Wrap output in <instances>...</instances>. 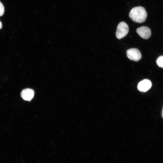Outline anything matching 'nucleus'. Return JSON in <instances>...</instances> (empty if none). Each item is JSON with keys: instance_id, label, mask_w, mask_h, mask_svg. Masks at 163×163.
I'll return each mask as SVG.
<instances>
[{"instance_id": "nucleus-1", "label": "nucleus", "mask_w": 163, "mask_h": 163, "mask_svg": "<svg viewBox=\"0 0 163 163\" xmlns=\"http://www.w3.org/2000/svg\"><path fill=\"white\" fill-rule=\"evenodd\" d=\"M129 16L134 22L142 23L145 21L147 14L144 8L139 6L133 8L129 13Z\"/></svg>"}, {"instance_id": "nucleus-2", "label": "nucleus", "mask_w": 163, "mask_h": 163, "mask_svg": "<svg viewBox=\"0 0 163 163\" xmlns=\"http://www.w3.org/2000/svg\"><path fill=\"white\" fill-rule=\"evenodd\" d=\"M129 31V27L125 22H120L118 25L116 33L117 38L120 39L124 37L127 34Z\"/></svg>"}, {"instance_id": "nucleus-3", "label": "nucleus", "mask_w": 163, "mask_h": 163, "mask_svg": "<svg viewBox=\"0 0 163 163\" xmlns=\"http://www.w3.org/2000/svg\"><path fill=\"white\" fill-rule=\"evenodd\" d=\"M126 55L131 60L137 62L139 61L142 57L141 54L139 50L136 48H131L126 51Z\"/></svg>"}, {"instance_id": "nucleus-4", "label": "nucleus", "mask_w": 163, "mask_h": 163, "mask_svg": "<svg viewBox=\"0 0 163 163\" xmlns=\"http://www.w3.org/2000/svg\"><path fill=\"white\" fill-rule=\"evenodd\" d=\"M137 33L142 38L148 39L151 36V32L150 29L146 26H142L138 28L136 30Z\"/></svg>"}, {"instance_id": "nucleus-5", "label": "nucleus", "mask_w": 163, "mask_h": 163, "mask_svg": "<svg viewBox=\"0 0 163 163\" xmlns=\"http://www.w3.org/2000/svg\"><path fill=\"white\" fill-rule=\"evenodd\" d=\"M34 94V92L33 89L27 88L22 91L21 93V96L23 100L30 101L33 98Z\"/></svg>"}, {"instance_id": "nucleus-6", "label": "nucleus", "mask_w": 163, "mask_h": 163, "mask_svg": "<svg viewBox=\"0 0 163 163\" xmlns=\"http://www.w3.org/2000/svg\"><path fill=\"white\" fill-rule=\"evenodd\" d=\"M152 85V83L150 80L145 79L141 81L139 83L137 88L140 91L145 92L151 88Z\"/></svg>"}, {"instance_id": "nucleus-7", "label": "nucleus", "mask_w": 163, "mask_h": 163, "mask_svg": "<svg viewBox=\"0 0 163 163\" xmlns=\"http://www.w3.org/2000/svg\"><path fill=\"white\" fill-rule=\"evenodd\" d=\"M156 63L159 67L163 68V56L158 58L156 60Z\"/></svg>"}, {"instance_id": "nucleus-8", "label": "nucleus", "mask_w": 163, "mask_h": 163, "mask_svg": "<svg viewBox=\"0 0 163 163\" xmlns=\"http://www.w3.org/2000/svg\"><path fill=\"white\" fill-rule=\"evenodd\" d=\"M5 11L4 7L2 3L0 1V16H1L3 15Z\"/></svg>"}, {"instance_id": "nucleus-9", "label": "nucleus", "mask_w": 163, "mask_h": 163, "mask_svg": "<svg viewBox=\"0 0 163 163\" xmlns=\"http://www.w3.org/2000/svg\"><path fill=\"white\" fill-rule=\"evenodd\" d=\"M2 27V24L1 22L0 21V29Z\"/></svg>"}, {"instance_id": "nucleus-10", "label": "nucleus", "mask_w": 163, "mask_h": 163, "mask_svg": "<svg viewBox=\"0 0 163 163\" xmlns=\"http://www.w3.org/2000/svg\"><path fill=\"white\" fill-rule=\"evenodd\" d=\"M162 116L163 118V107L162 112Z\"/></svg>"}]
</instances>
